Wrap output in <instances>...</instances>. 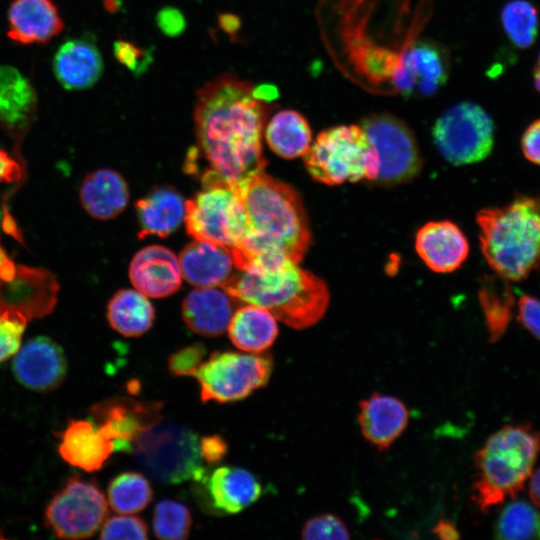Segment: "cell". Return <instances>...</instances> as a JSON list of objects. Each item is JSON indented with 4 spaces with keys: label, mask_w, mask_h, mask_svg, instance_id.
I'll use <instances>...</instances> for the list:
<instances>
[{
    "label": "cell",
    "mask_w": 540,
    "mask_h": 540,
    "mask_svg": "<svg viewBox=\"0 0 540 540\" xmlns=\"http://www.w3.org/2000/svg\"><path fill=\"white\" fill-rule=\"evenodd\" d=\"M253 86L232 73L204 84L194 109L196 151L210 174L240 197L250 181L265 171L262 136L270 105L252 96Z\"/></svg>",
    "instance_id": "6da1fadb"
},
{
    "label": "cell",
    "mask_w": 540,
    "mask_h": 540,
    "mask_svg": "<svg viewBox=\"0 0 540 540\" xmlns=\"http://www.w3.org/2000/svg\"><path fill=\"white\" fill-rule=\"evenodd\" d=\"M222 287L237 300L261 306L298 330L316 324L330 299L321 278L280 254L254 257Z\"/></svg>",
    "instance_id": "7a4b0ae2"
},
{
    "label": "cell",
    "mask_w": 540,
    "mask_h": 540,
    "mask_svg": "<svg viewBox=\"0 0 540 540\" xmlns=\"http://www.w3.org/2000/svg\"><path fill=\"white\" fill-rule=\"evenodd\" d=\"M248 231L231 250L236 270L264 254H280L299 263L311 244V231L298 191L265 171L256 175L242 196Z\"/></svg>",
    "instance_id": "3957f363"
},
{
    "label": "cell",
    "mask_w": 540,
    "mask_h": 540,
    "mask_svg": "<svg viewBox=\"0 0 540 540\" xmlns=\"http://www.w3.org/2000/svg\"><path fill=\"white\" fill-rule=\"evenodd\" d=\"M476 221L482 254L497 276L520 281L540 272V198L483 209Z\"/></svg>",
    "instance_id": "277c9868"
},
{
    "label": "cell",
    "mask_w": 540,
    "mask_h": 540,
    "mask_svg": "<svg viewBox=\"0 0 540 540\" xmlns=\"http://www.w3.org/2000/svg\"><path fill=\"white\" fill-rule=\"evenodd\" d=\"M540 454V430L528 423L505 425L474 457L473 500L481 511L515 498L524 488Z\"/></svg>",
    "instance_id": "5b68a950"
},
{
    "label": "cell",
    "mask_w": 540,
    "mask_h": 540,
    "mask_svg": "<svg viewBox=\"0 0 540 540\" xmlns=\"http://www.w3.org/2000/svg\"><path fill=\"white\" fill-rule=\"evenodd\" d=\"M303 160L315 181L330 186L377 180L381 167L375 146L358 125H340L320 132Z\"/></svg>",
    "instance_id": "8992f818"
},
{
    "label": "cell",
    "mask_w": 540,
    "mask_h": 540,
    "mask_svg": "<svg viewBox=\"0 0 540 540\" xmlns=\"http://www.w3.org/2000/svg\"><path fill=\"white\" fill-rule=\"evenodd\" d=\"M132 452L137 464L162 484L195 480L205 471L197 435L178 423L151 426L136 439Z\"/></svg>",
    "instance_id": "52a82bcc"
},
{
    "label": "cell",
    "mask_w": 540,
    "mask_h": 540,
    "mask_svg": "<svg viewBox=\"0 0 540 540\" xmlns=\"http://www.w3.org/2000/svg\"><path fill=\"white\" fill-rule=\"evenodd\" d=\"M202 190L186 201L185 226L193 239L233 250L248 231L242 198L219 180L201 183Z\"/></svg>",
    "instance_id": "ba28073f"
},
{
    "label": "cell",
    "mask_w": 540,
    "mask_h": 540,
    "mask_svg": "<svg viewBox=\"0 0 540 540\" xmlns=\"http://www.w3.org/2000/svg\"><path fill=\"white\" fill-rule=\"evenodd\" d=\"M273 359L269 354L214 352L193 374L203 402L242 400L270 380Z\"/></svg>",
    "instance_id": "9c48e42d"
},
{
    "label": "cell",
    "mask_w": 540,
    "mask_h": 540,
    "mask_svg": "<svg viewBox=\"0 0 540 540\" xmlns=\"http://www.w3.org/2000/svg\"><path fill=\"white\" fill-rule=\"evenodd\" d=\"M434 143L440 154L453 165L482 161L494 144V123L478 104L460 102L447 109L435 122Z\"/></svg>",
    "instance_id": "30bf717a"
},
{
    "label": "cell",
    "mask_w": 540,
    "mask_h": 540,
    "mask_svg": "<svg viewBox=\"0 0 540 540\" xmlns=\"http://www.w3.org/2000/svg\"><path fill=\"white\" fill-rule=\"evenodd\" d=\"M108 514L106 497L92 482L70 478L53 497L46 512V524L60 538L92 536Z\"/></svg>",
    "instance_id": "8fae6325"
},
{
    "label": "cell",
    "mask_w": 540,
    "mask_h": 540,
    "mask_svg": "<svg viewBox=\"0 0 540 540\" xmlns=\"http://www.w3.org/2000/svg\"><path fill=\"white\" fill-rule=\"evenodd\" d=\"M361 127L379 154V182L399 184L420 172L422 161L416 139L402 120L386 113L374 114L364 118Z\"/></svg>",
    "instance_id": "7c38bea8"
},
{
    "label": "cell",
    "mask_w": 540,
    "mask_h": 540,
    "mask_svg": "<svg viewBox=\"0 0 540 540\" xmlns=\"http://www.w3.org/2000/svg\"><path fill=\"white\" fill-rule=\"evenodd\" d=\"M162 404L129 397L107 399L92 408L95 423L113 441L114 450L132 452L136 439L161 421Z\"/></svg>",
    "instance_id": "4fadbf2b"
},
{
    "label": "cell",
    "mask_w": 540,
    "mask_h": 540,
    "mask_svg": "<svg viewBox=\"0 0 540 540\" xmlns=\"http://www.w3.org/2000/svg\"><path fill=\"white\" fill-rule=\"evenodd\" d=\"M58 284L47 270L17 266L12 280H0V313L12 311L27 320L42 317L55 306Z\"/></svg>",
    "instance_id": "5bb4252c"
},
{
    "label": "cell",
    "mask_w": 540,
    "mask_h": 540,
    "mask_svg": "<svg viewBox=\"0 0 540 540\" xmlns=\"http://www.w3.org/2000/svg\"><path fill=\"white\" fill-rule=\"evenodd\" d=\"M12 370L17 381L26 388L47 392L63 382L67 362L61 347L41 336L30 339L18 349Z\"/></svg>",
    "instance_id": "9a60e30c"
},
{
    "label": "cell",
    "mask_w": 540,
    "mask_h": 540,
    "mask_svg": "<svg viewBox=\"0 0 540 540\" xmlns=\"http://www.w3.org/2000/svg\"><path fill=\"white\" fill-rule=\"evenodd\" d=\"M134 288L147 297L163 298L181 286L182 273L178 257L167 247L150 245L139 250L129 265Z\"/></svg>",
    "instance_id": "2e32d148"
},
{
    "label": "cell",
    "mask_w": 540,
    "mask_h": 540,
    "mask_svg": "<svg viewBox=\"0 0 540 540\" xmlns=\"http://www.w3.org/2000/svg\"><path fill=\"white\" fill-rule=\"evenodd\" d=\"M205 484L209 506L219 514H237L262 495V485L250 471L221 466L211 473L206 470L195 481Z\"/></svg>",
    "instance_id": "e0dca14e"
},
{
    "label": "cell",
    "mask_w": 540,
    "mask_h": 540,
    "mask_svg": "<svg viewBox=\"0 0 540 540\" xmlns=\"http://www.w3.org/2000/svg\"><path fill=\"white\" fill-rule=\"evenodd\" d=\"M415 249L426 266L437 273L458 269L469 253L466 236L449 220L423 225L416 234Z\"/></svg>",
    "instance_id": "ac0fdd59"
},
{
    "label": "cell",
    "mask_w": 540,
    "mask_h": 540,
    "mask_svg": "<svg viewBox=\"0 0 540 540\" xmlns=\"http://www.w3.org/2000/svg\"><path fill=\"white\" fill-rule=\"evenodd\" d=\"M63 28L53 0H12L9 5L7 36L15 43L45 44Z\"/></svg>",
    "instance_id": "d6986e66"
},
{
    "label": "cell",
    "mask_w": 540,
    "mask_h": 540,
    "mask_svg": "<svg viewBox=\"0 0 540 540\" xmlns=\"http://www.w3.org/2000/svg\"><path fill=\"white\" fill-rule=\"evenodd\" d=\"M409 421L406 405L397 397L373 393L359 403L358 422L363 437L378 450H387Z\"/></svg>",
    "instance_id": "ffe728a7"
},
{
    "label": "cell",
    "mask_w": 540,
    "mask_h": 540,
    "mask_svg": "<svg viewBox=\"0 0 540 540\" xmlns=\"http://www.w3.org/2000/svg\"><path fill=\"white\" fill-rule=\"evenodd\" d=\"M235 300L223 287H196L183 300V320L197 334L220 336L235 312Z\"/></svg>",
    "instance_id": "44dd1931"
},
{
    "label": "cell",
    "mask_w": 540,
    "mask_h": 540,
    "mask_svg": "<svg viewBox=\"0 0 540 540\" xmlns=\"http://www.w3.org/2000/svg\"><path fill=\"white\" fill-rule=\"evenodd\" d=\"M178 260L182 277L196 287H222L235 268L229 248L198 239L182 249Z\"/></svg>",
    "instance_id": "7402d4cb"
},
{
    "label": "cell",
    "mask_w": 540,
    "mask_h": 540,
    "mask_svg": "<svg viewBox=\"0 0 540 540\" xmlns=\"http://www.w3.org/2000/svg\"><path fill=\"white\" fill-rule=\"evenodd\" d=\"M53 72L66 90H85L102 76L103 58L94 42L88 38L65 41L56 51Z\"/></svg>",
    "instance_id": "603a6c76"
},
{
    "label": "cell",
    "mask_w": 540,
    "mask_h": 540,
    "mask_svg": "<svg viewBox=\"0 0 540 540\" xmlns=\"http://www.w3.org/2000/svg\"><path fill=\"white\" fill-rule=\"evenodd\" d=\"M113 451V441L96 423L87 420L71 421L59 446L66 462L87 472L101 469Z\"/></svg>",
    "instance_id": "cb8c5ba5"
},
{
    "label": "cell",
    "mask_w": 540,
    "mask_h": 540,
    "mask_svg": "<svg viewBox=\"0 0 540 540\" xmlns=\"http://www.w3.org/2000/svg\"><path fill=\"white\" fill-rule=\"evenodd\" d=\"M37 93L17 68L0 65V124L10 133H22L37 110Z\"/></svg>",
    "instance_id": "d4e9b609"
},
{
    "label": "cell",
    "mask_w": 540,
    "mask_h": 540,
    "mask_svg": "<svg viewBox=\"0 0 540 540\" xmlns=\"http://www.w3.org/2000/svg\"><path fill=\"white\" fill-rule=\"evenodd\" d=\"M139 238L149 235L167 237L184 221L186 201L172 187L152 189L135 204Z\"/></svg>",
    "instance_id": "484cf974"
},
{
    "label": "cell",
    "mask_w": 540,
    "mask_h": 540,
    "mask_svg": "<svg viewBox=\"0 0 540 540\" xmlns=\"http://www.w3.org/2000/svg\"><path fill=\"white\" fill-rule=\"evenodd\" d=\"M80 201L95 219L110 220L121 214L129 201L128 185L112 169H98L86 175L80 187Z\"/></svg>",
    "instance_id": "4316f807"
},
{
    "label": "cell",
    "mask_w": 540,
    "mask_h": 540,
    "mask_svg": "<svg viewBox=\"0 0 540 540\" xmlns=\"http://www.w3.org/2000/svg\"><path fill=\"white\" fill-rule=\"evenodd\" d=\"M276 320L267 309L246 303L234 312L227 328L228 336L238 349L248 353H262L277 338Z\"/></svg>",
    "instance_id": "83f0119b"
},
{
    "label": "cell",
    "mask_w": 540,
    "mask_h": 540,
    "mask_svg": "<svg viewBox=\"0 0 540 540\" xmlns=\"http://www.w3.org/2000/svg\"><path fill=\"white\" fill-rule=\"evenodd\" d=\"M405 70L411 79L415 95L431 96L448 79V60L445 52L436 44L414 42L405 52Z\"/></svg>",
    "instance_id": "f1b7e54d"
},
{
    "label": "cell",
    "mask_w": 540,
    "mask_h": 540,
    "mask_svg": "<svg viewBox=\"0 0 540 540\" xmlns=\"http://www.w3.org/2000/svg\"><path fill=\"white\" fill-rule=\"evenodd\" d=\"M154 307L148 297L136 289L117 291L107 306L110 326L125 337L145 334L153 325Z\"/></svg>",
    "instance_id": "f546056e"
},
{
    "label": "cell",
    "mask_w": 540,
    "mask_h": 540,
    "mask_svg": "<svg viewBox=\"0 0 540 540\" xmlns=\"http://www.w3.org/2000/svg\"><path fill=\"white\" fill-rule=\"evenodd\" d=\"M265 139L278 156L294 159L304 156L312 142V132L307 119L298 111H278L265 129Z\"/></svg>",
    "instance_id": "4dcf8cb0"
},
{
    "label": "cell",
    "mask_w": 540,
    "mask_h": 540,
    "mask_svg": "<svg viewBox=\"0 0 540 540\" xmlns=\"http://www.w3.org/2000/svg\"><path fill=\"white\" fill-rule=\"evenodd\" d=\"M107 494L110 506L121 514L138 513L153 500L150 482L136 471H127L115 476L108 485Z\"/></svg>",
    "instance_id": "1f68e13d"
},
{
    "label": "cell",
    "mask_w": 540,
    "mask_h": 540,
    "mask_svg": "<svg viewBox=\"0 0 540 540\" xmlns=\"http://www.w3.org/2000/svg\"><path fill=\"white\" fill-rule=\"evenodd\" d=\"M500 279L487 281L479 293L490 341H497L504 334L515 305L511 287L506 279Z\"/></svg>",
    "instance_id": "d6a6232c"
},
{
    "label": "cell",
    "mask_w": 540,
    "mask_h": 540,
    "mask_svg": "<svg viewBox=\"0 0 540 540\" xmlns=\"http://www.w3.org/2000/svg\"><path fill=\"white\" fill-rule=\"evenodd\" d=\"M498 539H540V509L524 500L507 504L495 525Z\"/></svg>",
    "instance_id": "836d02e7"
},
{
    "label": "cell",
    "mask_w": 540,
    "mask_h": 540,
    "mask_svg": "<svg viewBox=\"0 0 540 540\" xmlns=\"http://www.w3.org/2000/svg\"><path fill=\"white\" fill-rule=\"evenodd\" d=\"M504 30L511 42L520 48L531 46L538 34V11L525 0L508 2L501 13Z\"/></svg>",
    "instance_id": "e575fe53"
},
{
    "label": "cell",
    "mask_w": 540,
    "mask_h": 540,
    "mask_svg": "<svg viewBox=\"0 0 540 540\" xmlns=\"http://www.w3.org/2000/svg\"><path fill=\"white\" fill-rule=\"evenodd\" d=\"M192 517L189 509L173 500H162L153 512V531L157 538L184 540L191 531Z\"/></svg>",
    "instance_id": "d590c367"
},
{
    "label": "cell",
    "mask_w": 540,
    "mask_h": 540,
    "mask_svg": "<svg viewBox=\"0 0 540 540\" xmlns=\"http://www.w3.org/2000/svg\"><path fill=\"white\" fill-rule=\"evenodd\" d=\"M301 536L307 540H344L350 538V533L339 517L324 513L308 519L303 525Z\"/></svg>",
    "instance_id": "8d00e7d4"
},
{
    "label": "cell",
    "mask_w": 540,
    "mask_h": 540,
    "mask_svg": "<svg viewBox=\"0 0 540 540\" xmlns=\"http://www.w3.org/2000/svg\"><path fill=\"white\" fill-rule=\"evenodd\" d=\"M27 319L12 311L0 313V363L6 361L20 348Z\"/></svg>",
    "instance_id": "74e56055"
},
{
    "label": "cell",
    "mask_w": 540,
    "mask_h": 540,
    "mask_svg": "<svg viewBox=\"0 0 540 540\" xmlns=\"http://www.w3.org/2000/svg\"><path fill=\"white\" fill-rule=\"evenodd\" d=\"M100 539H148L146 522L137 516H113L102 524Z\"/></svg>",
    "instance_id": "f35d334b"
},
{
    "label": "cell",
    "mask_w": 540,
    "mask_h": 540,
    "mask_svg": "<svg viewBox=\"0 0 540 540\" xmlns=\"http://www.w3.org/2000/svg\"><path fill=\"white\" fill-rule=\"evenodd\" d=\"M113 54L115 59L135 76L145 73L153 61L152 49H142L124 39L114 42Z\"/></svg>",
    "instance_id": "ab89813d"
},
{
    "label": "cell",
    "mask_w": 540,
    "mask_h": 540,
    "mask_svg": "<svg viewBox=\"0 0 540 540\" xmlns=\"http://www.w3.org/2000/svg\"><path fill=\"white\" fill-rule=\"evenodd\" d=\"M206 347L197 343L186 346L168 358V369L174 376H193L200 365L205 361Z\"/></svg>",
    "instance_id": "60d3db41"
},
{
    "label": "cell",
    "mask_w": 540,
    "mask_h": 540,
    "mask_svg": "<svg viewBox=\"0 0 540 540\" xmlns=\"http://www.w3.org/2000/svg\"><path fill=\"white\" fill-rule=\"evenodd\" d=\"M517 307L518 322L540 340V299L524 294L519 298Z\"/></svg>",
    "instance_id": "b9f144b4"
},
{
    "label": "cell",
    "mask_w": 540,
    "mask_h": 540,
    "mask_svg": "<svg viewBox=\"0 0 540 540\" xmlns=\"http://www.w3.org/2000/svg\"><path fill=\"white\" fill-rule=\"evenodd\" d=\"M155 22L159 30L170 38L181 36L187 27L184 14L173 6L161 8L155 16Z\"/></svg>",
    "instance_id": "7bdbcfd3"
},
{
    "label": "cell",
    "mask_w": 540,
    "mask_h": 540,
    "mask_svg": "<svg viewBox=\"0 0 540 540\" xmlns=\"http://www.w3.org/2000/svg\"><path fill=\"white\" fill-rule=\"evenodd\" d=\"M202 460L213 464L221 461L228 451L226 440L220 435H206L199 439Z\"/></svg>",
    "instance_id": "ee69618b"
},
{
    "label": "cell",
    "mask_w": 540,
    "mask_h": 540,
    "mask_svg": "<svg viewBox=\"0 0 540 540\" xmlns=\"http://www.w3.org/2000/svg\"><path fill=\"white\" fill-rule=\"evenodd\" d=\"M521 149L527 160L540 165V119L532 122L524 131Z\"/></svg>",
    "instance_id": "f6af8a7d"
},
{
    "label": "cell",
    "mask_w": 540,
    "mask_h": 540,
    "mask_svg": "<svg viewBox=\"0 0 540 540\" xmlns=\"http://www.w3.org/2000/svg\"><path fill=\"white\" fill-rule=\"evenodd\" d=\"M22 176L19 163L5 150L0 148V183H12Z\"/></svg>",
    "instance_id": "bcb514c9"
},
{
    "label": "cell",
    "mask_w": 540,
    "mask_h": 540,
    "mask_svg": "<svg viewBox=\"0 0 540 540\" xmlns=\"http://www.w3.org/2000/svg\"><path fill=\"white\" fill-rule=\"evenodd\" d=\"M218 26L231 39L238 36L242 22L238 15L234 13L224 12L218 15Z\"/></svg>",
    "instance_id": "7dc6e473"
},
{
    "label": "cell",
    "mask_w": 540,
    "mask_h": 540,
    "mask_svg": "<svg viewBox=\"0 0 540 540\" xmlns=\"http://www.w3.org/2000/svg\"><path fill=\"white\" fill-rule=\"evenodd\" d=\"M252 96L258 101L269 104L279 97V90L273 84L262 83L252 88Z\"/></svg>",
    "instance_id": "c3c4849f"
},
{
    "label": "cell",
    "mask_w": 540,
    "mask_h": 540,
    "mask_svg": "<svg viewBox=\"0 0 540 540\" xmlns=\"http://www.w3.org/2000/svg\"><path fill=\"white\" fill-rule=\"evenodd\" d=\"M433 533L442 540H454L460 537L455 524L445 518L438 521L433 528Z\"/></svg>",
    "instance_id": "681fc988"
},
{
    "label": "cell",
    "mask_w": 540,
    "mask_h": 540,
    "mask_svg": "<svg viewBox=\"0 0 540 540\" xmlns=\"http://www.w3.org/2000/svg\"><path fill=\"white\" fill-rule=\"evenodd\" d=\"M17 265L8 257L0 244V280H12L16 274Z\"/></svg>",
    "instance_id": "f907efd6"
},
{
    "label": "cell",
    "mask_w": 540,
    "mask_h": 540,
    "mask_svg": "<svg viewBox=\"0 0 540 540\" xmlns=\"http://www.w3.org/2000/svg\"><path fill=\"white\" fill-rule=\"evenodd\" d=\"M529 496L532 503L540 509V466L529 477Z\"/></svg>",
    "instance_id": "816d5d0a"
},
{
    "label": "cell",
    "mask_w": 540,
    "mask_h": 540,
    "mask_svg": "<svg viewBox=\"0 0 540 540\" xmlns=\"http://www.w3.org/2000/svg\"><path fill=\"white\" fill-rule=\"evenodd\" d=\"M122 3V0H104V8L108 12L114 13L120 10Z\"/></svg>",
    "instance_id": "f5cc1de1"
},
{
    "label": "cell",
    "mask_w": 540,
    "mask_h": 540,
    "mask_svg": "<svg viewBox=\"0 0 540 540\" xmlns=\"http://www.w3.org/2000/svg\"><path fill=\"white\" fill-rule=\"evenodd\" d=\"M533 78H534L535 87L540 92V52H539L537 63L534 69Z\"/></svg>",
    "instance_id": "db71d44e"
},
{
    "label": "cell",
    "mask_w": 540,
    "mask_h": 540,
    "mask_svg": "<svg viewBox=\"0 0 540 540\" xmlns=\"http://www.w3.org/2000/svg\"><path fill=\"white\" fill-rule=\"evenodd\" d=\"M139 389V385H138V382L137 381H131L129 384H128V391L130 393H133L135 394Z\"/></svg>",
    "instance_id": "11a10c76"
}]
</instances>
